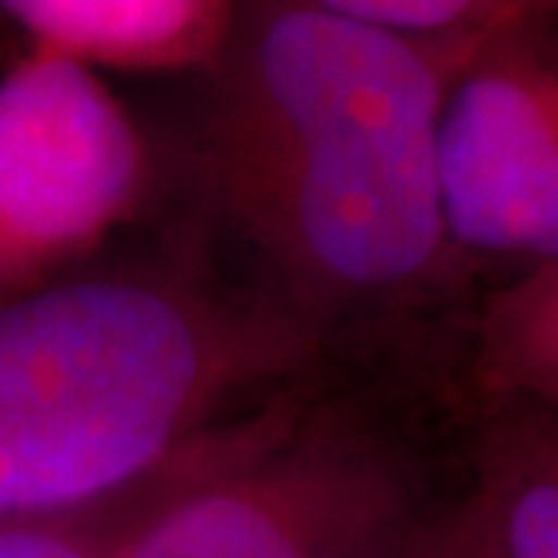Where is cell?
Returning <instances> with one entry per match:
<instances>
[{
	"mask_svg": "<svg viewBox=\"0 0 558 558\" xmlns=\"http://www.w3.org/2000/svg\"><path fill=\"white\" fill-rule=\"evenodd\" d=\"M476 40L400 37L306 0L234 4L217 54L234 195L295 264L342 289L436 264V123Z\"/></svg>",
	"mask_w": 558,
	"mask_h": 558,
	"instance_id": "1",
	"label": "cell"
},
{
	"mask_svg": "<svg viewBox=\"0 0 558 558\" xmlns=\"http://www.w3.org/2000/svg\"><path fill=\"white\" fill-rule=\"evenodd\" d=\"M519 19L469 47L436 123L447 239L558 264V33Z\"/></svg>",
	"mask_w": 558,
	"mask_h": 558,
	"instance_id": "2",
	"label": "cell"
},
{
	"mask_svg": "<svg viewBox=\"0 0 558 558\" xmlns=\"http://www.w3.org/2000/svg\"><path fill=\"white\" fill-rule=\"evenodd\" d=\"M141 173L137 130L90 65L26 51L0 76V256L90 242L134 202Z\"/></svg>",
	"mask_w": 558,
	"mask_h": 558,
	"instance_id": "3",
	"label": "cell"
},
{
	"mask_svg": "<svg viewBox=\"0 0 558 558\" xmlns=\"http://www.w3.org/2000/svg\"><path fill=\"white\" fill-rule=\"evenodd\" d=\"M239 0H0V19L29 51L80 65L217 62Z\"/></svg>",
	"mask_w": 558,
	"mask_h": 558,
	"instance_id": "4",
	"label": "cell"
},
{
	"mask_svg": "<svg viewBox=\"0 0 558 558\" xmlns=\"http://www.w3.org/2000/svg\"><path fill=\"white\" fill-rule=\"evenodd\" d=\"M130 558H306L292 533L239 497H202L166 515Z\"/></svg>",
	"mask_w": 558,
	"mask_h": 558,
	"instance_id": "5",
	"label": "cell"
},
{
	"mask_svg": "<svg viewBox=\"0 0 558 558\" xmlns=\"http://www.w3.org/2000/svg\"><path fill=\"white\" fill-rule=\"evenodd\" d=\"M306 4L414 40H476L519 19L558 15V0H306Z\"/></svg>",
	"mask_w": 558,
	"mask_h": 558,
	"instance_id": "6",
	"label": "cell"
},
{
	"mask_svg": "<svg viewBox=\"0 0 558 558\" xmlns=\"http://www.w3.org/2000/svg\"><path fill=\"white\" fill-rule=\"evenodd\" d=\"M501 353L515 383L558 411V264H544L505 300Z\"/></svg>",
	"mask_w": 558,
	"mask_h": 558,
	"instance_id": "7",
	"label": "cell"
},
{
	"mask_svg": "<svg viewBox=\"0 0 558 558\" xmlns=\"http://www.w3.org/2000/svg\"><path fill=\"white\" fill-rule=\"evenodd\" d=\"M497 555L558 558V425L544 433L505 490Z\"/></svg>",
	"mask_w": 558,
	"mask_h": 558,
	"instance_id": "8",
	"label": "cell"
},
{
	"mask_svg": "<svg viewBox=\"0 0 558 558\" xmlns=\"http://www.w3.org/2000/svg\"><path fill=\"white\" fill-rule=\"evenodd\" d=\"M0 558H83L62 541L37 533H0Z\"/></svg>",
	"mask_w": 558,
	"mask_h": 558,
	"instance_id": "9",
	"label": "cell"
}]
</instances>
